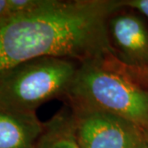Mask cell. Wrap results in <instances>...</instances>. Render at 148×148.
<instances>
[{
  "instance_id": "13",
  "label": "cell",
  "mask_w": 148,
  "mask_h": 148,
  "mask_svg": "<svg viewBox=\"0 0 148 148\" xmlns=\"http://www.w3.org/2000/svg\"><path fill=\"white\" fill-rule=\"evenodd\" d=\"M143 134H144V138L146 142L148 143V126L143 130Z\"/></svg>"
},
{
  "instance_id": "8",
  "label": "cell",
  "mask_w": 148,
  "mask_h": 148,
  "mask_svg": "<svg viewBox=\"0 0 148 148\" xmlns=\"http://www.w3.org/2000/svg\"><path fill=\"white\" fill-rule=\"evenodd\" d=\"M47 2L48 0H8L9 16L32 12L43 7Z\"/></svg>"
},
{
  "instance_id": "5",
  "label": "cell",
  "mask_w": 148,
  "mask_h": 148,
  "mask_svg": "<svg viewBox=\"0 0 148 148\" xmlns=\"http://www.w3.org/2000/svg\"><path fill=\"white\" fill-rule=\"evenodd\" d=\"M108 32L116 58L132 69L148 67V29L138 16L117 14L111 16Z\"/></svg>"
},
{
  "instance_id": "2",
  "label": "cell",
  "mask_w": 148,
  "mask_h": 148,
  "mask_svg": "<svg viewBox=\"0 0 148 148\" xmlns=\"http://www.w3.org/2000/svg\"><path fill=\"white\" fill-rule=\"evenodd\" d=\"M66 96L71 105L110 113L143 131L148 126V88L130 77L116 58L80 64Z\"/></svg>"
},
{
  "instance_id": "7",
  "label": "cell",
  "mask_w": 148,
  "mask_h": 148,
  "mask_svg": "<svg viewBox=\"0 0 148 148\" xmlns=\"http://www.w3.org/2000/svg\"><path fill=\"white\" fill-rule=\"evenodd\" d=\"M35 148H81L75 137L71 114L60 113L45 123Z\"/></svg>"
},
{
  "instance_id": "12",
  "label": "cell",
  "mask_w": 148,
  "mask_h": 148,
  "mask_svg": "<svg viewBox=\"0 0 148 148\" xmlns=\"http://www.w3.org/2000/svg\"><path fill=\"white\" fill-rule=\"evenodd\" d=\"M136 148H148V143L146 142V140L144 139V141H143L142 143L138 145Z\"/></svg>"
},
{
  "instance_id": "6",
  "label": "cell",
  "mask_w": 148,
  "mask_h": 148,
  "mask_svg": "<svg viewBox=\"0 0 148 148\" xmlns=\"http://www.w3.org/2000/svg\"><path fill=\"white\" fill-rule=\"evenodd\" d=\"M44 127L36 112L0 108V148H35Z\"/></svg>"
},
{
  "instance_id": "9",
  "label": "cell",
  "mask_w": 148,
  "mask_h": 148,
  "mask_svg": "<svg viewBox=\"0 0 148 148\" xmlns=\"http://www.w3.org/2000/svg\"><path fill=\"white\" fill-rule=\"evenodd\" d=\"M119 3L121 8L136 9L148 19V0H120Z\"/></svg>"
},
{
  "instance_id": "3",
  "label": "cell",
  "mask_w": 148,
  "mask_h": 148,
  "mask_svg": "<svg viewBox=\"0 0 148 148\" xmlns=\"http://www.w3.org/2000/svg\"><path fill=\"white\" fill-rule=\"evenodd\" d=\"M77 68L70 59L41 57L7 69L0 74V108L36 112L44 103L67 95Z\"/></svg>"
},
{
  "instance_id": "1",
  "label": "cell",
  "mask_w": 148,
  "mask_h": 148,
  "mask_svg": "<svg viewBox=\"0 0 148 148\" xmlns=\"http://www.w3.org/2000/svg\"><path fill=\"white\" fill-rule=\"evenodd\" d=\"M115 0H48L36 10L0 20V74L34 58L78 61L116 58L108 32Z\"/></svg>"
},
{
  "instance_id": "4",
  "label": "cell",
  "mask_w": 148,
  "mask_h": 148,
  "mask_svg": "<svg viewBox=\"0 0 148 148\" xmlns=\"http://www.w3.org/2000/svg\"><path fill=\"white\" fill-rule=\"evenodd\" d=\"M72 123L81 148H136L143 131L132 122L105 111L72 105Z\"/></svg>"
},
{
  "instance_id": "11",
  "label": "cell",
  "mask_w": 148,
  "mask_h": 148,
  "mask_svg": "<svg viewBox=\"0 0 148 148\" xmlns=\"http://www.w3.org/2000/svg\"><path fill=\"white\" fill-rule=\"evenodd\" d=\"M9 16L8 0H0V20Z\"/></svg>"
},
{
  "instance_id": "10",
  "label": "cell",
  "mask_w": 148,
  "mask_h": 148,
  "mask_svg": "<svg viewBox=\"0 0 148 148\" xmlns=\"http://www.w3.org/2000/svg\"><path fill=\"white\" fill-rule=\"evenodd\" d=\"M124 71L128 74L130 77L138 83L144 82V84H147L148 86V67L145 69H132L127 66H123ZM141 85V84H140Z\"/></svg>"
}]
</instances>
